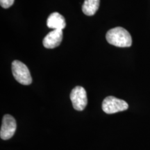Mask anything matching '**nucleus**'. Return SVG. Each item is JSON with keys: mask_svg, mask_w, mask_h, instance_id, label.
I'll return each instance as SVG.
<instances>
[{"mask_svg": "<svg viewBox=\"0 0 150 150\" xmlns=\"http://www.w3.org/2000/svg\"><path fill=\"white\" fill-rule=\"evenodd\" d=\"M47 25L49 28L53 30H63L65 29L66 24L64 17L59 13L54 12L48 17L47 20Z\"/></svg>", "mask_w": 150, "mask_h": 150, "instance_id": "obj_7", "label": "nucleus"}, {"mask_svg": "<svg viewBox=\"0 0 150 150\" xmlns=\"http://www.w3.org/2000/svg\"><path fill=\"white\" fill-rule=\"evenodd\" d=\"M70 99L73 107L79 111L83 110L88 104L86 91L81 86H76L72 90L70 94Z\"/></svg>", "mask_w": 150, "mask_h": 150, "instance_id": "obj_4", "label": "nucleus"}, {"mask_svg": "<svg viewBox=\"0 0 150 150\" xmlns=\"http://www.w3.org/2000/svg\"><path fill=\"white\" fill-rule=\"evenodd\" d=\"M100 0H85L82 6V11L86 16H92L96 13Z\"/></svg>", "mask_w": 150, "mask_h": 150, "instance_id": "obj_8", "label": "nucleus"}, {"mask_svg": "<svg viewBox=\"0 0 150 150\" xmlns=\"http://www.w3.org/2000/svg\"><path fill=\"white\" fill-rule=\"evenodd\" d=\"M63 36V30H53L44 38L42 41L43 46L47 49L57 47L61 45Z\"/></svg>", "mask_w": 150, "mask_h": 150, "instance_id": "obj_6", "label": "nucleus"}, {"mask_svg": "<svg viewBox=\"0 0 150 150\" xmlns=\"http://www.w3.org/2000/svg\"><path fill=\"white\" fill-rule=\"evenodd\" d=\"M16 121L11 115H5L2 120L0 136L3 140H8L13 136L16 130Z\"/></svg>", "mask_w": 150, "mask_h": 150, "instance_id": "obj_5", "label": "nucleus"}, {"mask_svg": "<svg viewBox=\"0 0 150 150\" xmlns=\"http://www.w3.org/2000/svg\"><path fill=\"white\" fill-rule=\"evenodd\" d=\"M15 0H0V4L4 8H8L13 4Z\"/></svg>", "mask_w": 150, "mask_h": 150, "instance_id": "obj_9", "label": "nucleus"}, {"mask_svg": "<svg viewBox=\"0 0 150 150\" xmlns=\"http://www.w3.org/2000/svg\"><path fill=\"white\" fill-rule=\"evenodd\" d=\"M12 72L17 81L22 85H30L32 83L30 71L27 65L16 60L12 63Z\"/></svg>", "mask_w": 150, "mask_h": 150, "instance_id": "obj_2", "label": "nucleus"}, {"mask_svg": "<svg viewBox=\"0 0 150 150\" xmlns=\"http://www.w3.org/2000/svg\"><path fill=\"white\" fill-rule=\"evenodd\" d=\"M106 38L109 44L119 47H129L132 45L130 33L120 27L110 29L106 33Z\"/></svg>", "mask_w": 150, "mask_h": 150, "instance_id": "obj_1", "label": "nucleus"}, {"mask_svg": "<svg viewBox=\"0 0 150 150\" xmlns=\"http://www.w3.org/2000/svg\"><path fill=\"white\" fill-rule=\"evenodd\" d=\"M129 105L125 100L108 96L102 102V110L107 114H113L128 109Z\"/></svg>", "mask_w": 150, "mask_h": 150, "instance_id": "obj_3", "label": "nucleus"}]
</instances>
